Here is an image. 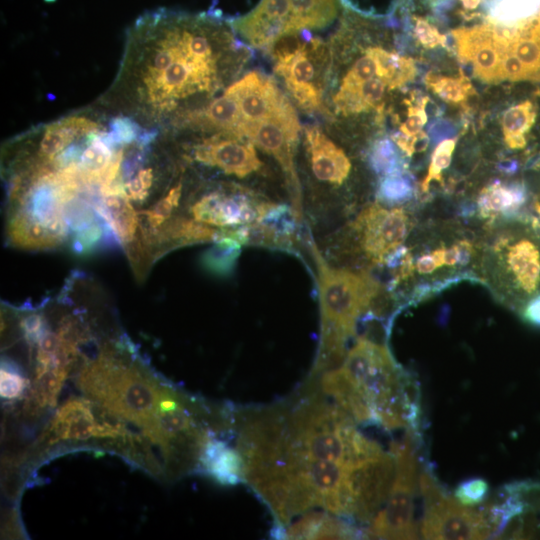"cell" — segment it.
Listing matches in <instances>:
<instances>
[{
    "label": "cell",
    "mask_w": 540,
    "mask_h": 540,
    "mask_svg": "<svg viewBox=\"0 0 540 540\" xmlns=\"http://www.w3.org/2000/svg\"><path fill=\"white\" fill-rule=\"evenodd\" d=\"M251 57L252 48L220 14L149 11L129 28L102 102L142 127L164 131L221 94Z\"/></svg>",
    "instance_id": "cell-1"
},
{
    "label": "cell",
    "mask_w": 540,
    "mask_h": 540,
    "mask_svg": "<svg viewBox=\"0 0 540 540\" xmlns=\"http://www.w3.org/2000/svg\"><path fill=\"white\" fill-rule=\"evenodd\" d=\"M302 126L295 105L277 80L260 70L241 74L221 94L170 129L245 139L278 163L285 181H299L296 152Z\"/></svg>",
    "instance_id": "cell-2"
},
{
    "label": "cell",
    "mask_w": 540,
    "mask_h": 540,
    "mask_svg": "<svg viewBox=\"0 0 540 540\" xmlns=\"http://www.w3.org/2000/svg\"><path fill=\"white\" fill-rule=\"evenodd\" d=\"M309 250L320 306V344L313 372L323 373L342 365L347 342L355 335L359 318L373 309L381 284L366 271L331 265L314 241Z\"/></svg>",
    "instance_id": "cell-3"
},
{
    "label": "cell",
    "mask_w": 540,
    "mask_h": 540,
    "mask_svg": "<svg viewBox=\"0 0 540 540\" xmlns=\"http://www.w3.org/2000/svg\"><path fill=\"white\" fill-rule=\"evenodd\" d=\"M341 367L368 399L377 424L387 430L407 428L418 435L421 424L418 385L399 367L386 344L366 335L359 336Z\"/></svg>",
    "instance_id": "cell-4"
},
{
    "label": "cell",
    "mask_w": 540,
    "mask_h": 540,
    "mask_svg": "<svg viewBox=\"0 0 540 540\" xmlns=\"http://www.w3.org/2000/svg\"><path fill=\"white\" fill-rule=\"evenodd\" d=\"M496 292L520 313L540 295V220L524 213L505 220L493 250Z\"/></svg>",
    "instance_id": "cell-5"
},
{
    "label": "cell",
    "mask_w": 540,
    "mask_h": 540,
    "mask_svg": "<svg viewBox=\"0 0 540 540\" xmlns=\"http://www.w3.org/2000/svg\"><path fill=\"white\" fill-rule=\"evenodd\" d=\"M275 79L296 108L326 116L327 40L303 32L280 39L268 52Z\"/></svg>",
    "instance_id": "cell-6"
},
{
    "label": "cell",
    "mask_w": 540,
    "mask_h": 540,
    "mask_svg": "<svg viewBox=\"0 0 540 540\" xmlns=\"http://www.w3.org/2000/svg\"><path fill=\"white\" fill-rule=\"evenodd\" d=\"M342 5V0H260L230 23L250 48L268 53L284 37L327 28Z\"/></svg>",
    "instance_id": "cell-7"
},
{
    "label": "cell",
    "mask_w": 540,
    "mask_h": 540,
    "mask_svg": "<svg viewBox=\"0 0 540 540\" xmlns=\"http://www.w3.org/2000/svg\"><path fill=\"white\" fill-rule=\"evenodd\" d=\"M413 438L393 441L390 452L395 458L396 473L389 497L383 508L363 530V538L416 539L415 495L417 462Z\"/></svg>",
    "instance_id": "cell-8"
},
{
    "label": "cell",
    "mask_w": 540,
    "mask_h": 540,
    "mask_svg": "<svg viewBox=\"0 0 540 540\" xmlns=\"http://www.w3.org/2000/svg\"><path fill=\"white\" fill-rule=\"evenodd\" d=\"M419 488L424 506L419 531L424 539L492 538V529L483 507L461 505L446 495L428 472L420 474Z\"/></svg>",
    "instance_id": "cell-9"
},
{
    "label": "cell",
    "mask_w": 540,
    "mask_h": 540,
    "mask_svg": "<svg viewBox=\"0 0 540 540\" xmlns=\"http://www.w3.org/2000/svg\"><path fill=\"white\" fill-rule=\"evenodd\" d=\"M410 230L408 213L378 203L365 207L351 224L359 250L375 265L384 264L400 248Z\"/></svg>",
    "instance_id": "cell-10"
},
{
    "label": "cell",
    "mask_w": 540,
    "mask_h": 540,
    "mask_svg": "<svg viewBox=\"0 0 540 540\" xmlns=\"http://www.w3.org/2000/svg\"><path fill=\"white\" fill-rule=\"evenodd\" d=\"M275 206L238 186H225L200 196L191 206L194 220L222 229L259 223Z\"/></svg>",
    "instance_id": "cell-11"
},
{
    "label": "cell",
    "mask_w": 540,
    "mask_h": 540,
    "mask_svg": "<svg viewBox=\"0 0 540 540\" xmlns=\"http://www.w3.org/2000/svg\"><path fill=\"white\" fill-rule=\"evenodd\" d=\"M188 158L238 179L259 172L263 166L254 144L224 134L200 135V138L191 144Z\"/></svg>",
    "instance_id": "cell-12"
},
{
    "label": "cell",
    "mask_w": 540,
    "mask_h": 540,
    "mask_svg": "<svg viewBox=\"0 0 540 540\" xmlns=\"http://www.w3.org/2000/svg\"><path fill=\"white\" fill-rule=\"evenodd\" d=\"M395 473V458L391 452L385 451L352 469V521L366 525L371 523L389 497Z\"/></svg>",
    "instance_id": "cell-13"
},
{
    "label": "cell",
    "mask_w": 540,
    "mask_h": 540,
    "mask_svg": "<svg viewBox=\"0 0 540 540\" xmlns=\"http://www.w3.org/2000/svg\"><path fill=\"white\" fill-rule=\"evenodd\" d=\"M459 59L470 63L473 74L483 82H501L505 39L501 30L490 24L460 27L451 31Z\"/></svg>",
    "instance_id": "cell-14"
},
{
    "label": "cell",
    "mask_w": 540,
    "mask_h": 540,
    "mask_svg": "<svg viewBox=\"0 0 540 540\" xmlns=\"http://www.w3.org/2000/svg\"><path fill=\"white\" fill-rule=\"evenodd\" d=\"M306 155L314 177L325 184L339 187L349 177L351 161L345 151L337 145L319 125L303 128Z\"/></svg>",
    "instance_id": "cell-15"
},
{
    "label": "cell",
    "mask_w": 540,
    "mask_h": 540,
    "mask_svg": "<svg viewBox=\"0 0 540 540\" xmlns=\"http://www.w3.org/2000/svg\"><path fill=\"white\" fill-rule=\"evenodd\" d=\"M319 386L321 392L346 411L356 423L377 424L368 399L341 366L323 372Z\"/></svg>",
    "instance_id": "cell-16"
},
{
    "label": "cell",
    "mask_w": 540,
    "mask_h": 540,
    "mask_svg": "<svg viewBox=\"0 0 540 540\" xmlns=\"http://www.w3.org/2000/svg\"><path fill=\"white\" fill-rule=\"evenodd\" d=\"M275 535L285 539H355L362 538L363 530H359L350 520L332 513L308 511Z\"/></svg>",
    "instance_id": "cell-17"
},
{
    "label": "cell",
    "mask_w": 540,
    "mask_h": 540,
    "mask_svg": "<svg viewBox=\"0 0 540 540\" xmlns=\"http://www.w3.org/2000/svg\"><path fill=\"white\" fill-rule=\"evenodd\" d=\"M528 203L529 192L524 183L494 181L481 190L477 207L484 218L500 217L506 220L529 213L523 210Z\"/></svg>",
    "instance_id": "cell-18"
},
{
    "label": "cell",
    "mask_w": 540,
    "mask_h": 540,
    "mask_svg": "<svg viewBox=\"0 0 540 540\" xmlns=\"http://www.w3.org/2000/svg\"><path fill=\"white\" fill-rule=\"evenodd\" d=\"M500 30L505 39V51L519 60L527 81L540 84V14L519 27Z\"/></svg>",
    "instance_id": "cell-19"
},
{
    "label": "cell",
    "mask_w": 540,
    "mask_h": 540,
    "mask_svg": "<svg viewBox=\"0 0 540 540\" xmlns=\"http://www.w3.org/2000/svg\"><path fill=\"white\" fill-rule=\"evenodd\" d=\"M52 431L60 439H87L91 436L109 435L107 424L96 423L88 404L78 400L69 401L60 408L53 421Z\"/></svg>",
    "instance_id": "cell-20"
},
{
    "label": "cell",
    "mask_w": 540,
    "mask_h": 540,
    "mask_svg": "<svg viewBox=\"0 0 540 540\" xmlns=\"http://www.w3.org/2000/svg\"><path fill=\"white\" fill-rule=\"evenodd\" d=\"M199 457L206 471L219 483L236 485L244 481V463L237 448L206 438Z\"/></svg>",
    "instance_id": "cell-21"
},
{
    "label": "cell",
    "mask_w": 540,
    "mask_h": 540,
    "mask_svg": "<svg viewBox=\"0 0 540 540\" xmlns=\"http://www.w3.org/2000/svg\"><path fill=\"white\" fill-rule=\"evenodd\" d=\"M537 120V106L529 99L509 107L502 116L503 140L511 151H524L528 134Z\"/></svg>",
    "instance_id": "cell-22"
},
{
    "label": "cell",
    "mask_w": 540,
    "mask_h": 540,
    "mask_svg": "<svg viewBox=\"0 0 540 540\" xmlns=\"http://www.w3.org/2000/svg\"><path fill=\"white\" fill-rule=\"evenodd\" d=\"M473 253L474 248L469 240H459L450 246L441 245L413 260L414 271L429 275L444 267H463L470 262Z\"/></svg>",
    "instance_id": "cell-23"
},
{
    "label": "cell",
    "mask_w": 540,
    "mask_h": 540,
    "mask_svg": "<svg viewBox=\"0 0 540 540\" xmlns=\"http://www.w3.org/2000/svg\"><path fill=\"white\" fill-rule=\"evenodd\" d=\"M381 76L390 91L399 89L414 80L416 66L412 58L375 46Z\"/></svg>",
    "instance_id": "cell-24"
},
{
    "label": "cell",
    "mask_w": 540,
    "mask_h": 540,
    "mask_svg": "<svg viewBox=\"0 0 540 540\" xmlns=\"http://www.w3.org/2000/svg\"><path fill=\"white\" fill-rule=\"evenodd\" d=\"M424 82L426 87L443 101L450 104H463L476 91L462 69L458 76H443L429 72Z\"/></svg>",
    "instance_id": "cell-25"
},
{
    "label": "cell",
    "mask_w": 540,
    "mask_h": 540,
    "mask_svg": "<svg viewBox=\"0 0 540 540\" xmlns=\"http://www.w3.org/2000/svg\"><path fill=\"white\" fill-rule=\"evenodd\" d=\"M370 162L377 173L384 176L402 173L405 166L399 148L389 139L378 140L371 151Z\"/></svg>",
    "instance_id": "cell-26"
},
{
    "label": "cell",
    "mask_w": 540,
    "mask_h": 540,
    "mask_svg": "<svg viewBox=\"0 0 540 540\" xmlns=\"http://www.w3.org/2000/svg\"><path fill=\"white\" fill-rule=\"evenodd\" d=\"M414 194L410 179L402 173L385 175L378 188V198L390 204L409 200Z\"/></svg>",
    "instance_id": "cell-27"
},
{
    "label": "cell",
    "mask_w": 540,
    "mask_h": 540,
    "mask_svg": "<svg viewBox=\"0 0 540 540\" xmlns=\"http://www.w3.org/2000/svg\"><path fill=\"white\" fill-rule=\"evenodd\" d=\"M456 143V138H450L441 141L436 146L431 156L427 175L421 185L422 192H427L433 181L442 182V173L451 163Z\"/></svg>",
    "instance_id": "cell-28"
},
{
    "label": "cell",
    "mask_w": 540,
    "mask_h": 540,
    "mask_svg": "<svg viewBox=\"0 0 540 540\" xmlns=\"http://www.w3.org/2000/svg\"><path fill=\"white\" fill-rule=\"evenodd\" d=\"M489 486L485 479L473 477L463 480L454 491V499L463 506L475 507L482 504L488 494Z\"/></svg>",
    "instance_id": "cell-29"
},
{
    "label": "cell",
    "mask_w": 540,
    "mask_h": 540,
    "mask_svg": "<svg viewBox=\"0 0 540 540\" xmlns=\"http://www.w3.org/2000/svg\"><path fill=\"white\" fill-rule=\"evenodd\" d=\"M428 97H424L416 104L410 100H405L407 106V118L400 124L399 133L406 137H413L422 131L427 122V113L425 110Z\"/></svg>",
    "instance_id": "cell-30"
},
{
    "label": "cell",
    "mask_w": 540,
    "mask_h": 540,
    "mask_svg": "<svg viewBox=\"0 0 540 540\" xmlns=\"http://www.w3.org/2000/svg\"><path fill=\"white\" fill-rule=\"evenodd\" d=\"M411 19L414 36L423 47L430 49L446 44V36L440 33L438 28L427 18L413 15Z\"/></svg>",
    "instance_id": "cell-31"
},
{
    "label": "cell",
    "mask_w": 540,
    "mask_h": 540,
    "mask_svg": "<svg viewBox=\"0 0 540 540\" xmlns=\"http://www.w3.org/2000/svg\"><path fill=\"white\" fill-rule=\"evenodd\" d=\"M103 234V228L99 223L94 222L91 225L75 232L72 241V250L76 254H88L95 248Z\"/></svg>",
    "instance_id": "cell-32"
},
{
    "label": "cell",
    "mask_w": 540,
    "mask_h": 540,
    "mask_svg": "<svg viewBox=\"0 0 540 540\" xmlns=\"http://www.w3.org/2000/svg\"><path fill=\"white\" fill-rule=\"evenodd\" d=\"M391 139L409 157L417 151L425 150L429 144V137L423 131L413 137H406L398 132L393 134Z\"/></svg>",
    "instance_id": "cell-33"
},
{
    "label": "cell",
    "mask_w": 540,
    "mask_h": 540,
    "mask_svg": "<svg viewBox=\"0 0 540 540\" xmlns=\"http://www.w3.org/2000/svg\"><path fill=\"white\" fill-rule=\"evenodd\" d=\"M0 375L1 395L5 398L17 397L22 392L25 386V381L18 373L13 370H8V368L3 365Z\"/></svg>",
    "instance_id": "cell-34"
},
{
    "label": "cell",
    "mask_w": 540,
    "mask_h": 540,
    "mask_svg": "<svg viewBox=\"0 0 540 540\" xmlns=\"http://www.w3.org/2000/svg\"><path fill=\"white\" fill-rule=\"evenodd\" d=\"M20 326L28 342L33 343L39 341L43 335L44 320L41 315L31 313L22 318Z\"/></svg>",
    "instance_id": "cell-35"
},
{
    "label": "cell",
    "mask_w": 540,
    "mask_h": 540,
    "mask_svg": "<svg viewBox=\"0 0 540 540\" xmlns=\"http://www.w3.org/2000/svg\"><path fill=\"white\" fill-rule=\"evenodd\" d=\"M519 315L526 323L540 327V295L531 299Z\"/></svg>",
    "instance_id": "cell-36"
},
{
    "label": "cell",
    "mask_w": 540,
    "mask_h": 540,
    "mask_svg": "<svg viewBox=\"0 0 540 540\" xmlns=\"http://www.w3.org/2000/svg\"><path fill=\"white\" fill-rule=\"evenodd\" d=\"M529 192V203L531 206L532 215L540 220V189L535 192Z\"/></svg>",
    "instance_id": "cell-37"
}]
</instances>
